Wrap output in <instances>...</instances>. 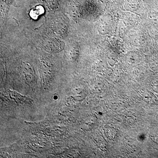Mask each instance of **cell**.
Listing matches in <instances>:
<instances>
[{
	"label": "cell",
	"instance_id": "1",
	"mask_svg": "<svg viewBox=\"0 0 158 158\" xmlns=\"http://www.w3.org/2000/svg\"><path fill=\"white\" fill-rule=\"evenodd\" d=\"M22 73L25 81L27 83H31L34 78V72L31 65L25 63L22 67Z\"/></svg>",
	"mask_w": 158,
	"mask_h": 158
},
{
	"label": "cell",
	"instance_id": "2",
	"mask_svg": "<svg viewBox=\"0 0 158 158\" xmlns=\"http://www.w3.org/2000/svg\"><path fill=\"white\" fill-rule=\"evenodd\" d=\"M44 8L41 5H37L31 9L30 12V15L33 19H37L40 15L44 14Z\"/></svg>",
	"mask_w": 158,
	"mask_h": 158
},
{
	"label": "cell",
	"instance_id": "3",
	"mask_svg": "<svg viewBox=\"0 0 158 158\" xmlns=\"http://www.w3.org/2000/svg\"><path fill=\"white\" fill-rule=\"evenodd\" d=\"M53 98L54 100H57L58 98V96L55 95V96H53Z\"/></svg>",
	"mask_w": 158,
	"mask_h": 158
}]
</instances>
